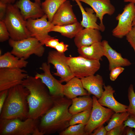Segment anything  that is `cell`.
Instances as JSON below:
<instances>
[{
	"mask_svg": "<svg viewBox=\"0 0 135 135\" xmlns=\"http://www.w3.org/2000/svg\"><path fill=\"white\" fill-rule=\"evenodd\" d=\"M22 84L29 91L27 98L28 108L27 118L38 119L52 106L54 98L39 78L28 76Z\"/></svg>",
	"mask_w": 135,
	"mask_h": 135,
	"instance_id": "obj_1",
	"label": "cell"
},
{
	"mask_svg": "<svg viewBox=\"0 0 135 135\" xmlns=\"http://www.w3.org/2000/svg\"><path fill=\"white\" fill-rule=\"evenodd\" d=\"M54 98L52 106L42 116L38 126L44 134L64 130L69 126L72 115L69 111L72 99L64 97Z\"/></svg>",
	"mask_w": 135,
	"mask_h": 135,
	"instance_id": "obj_2",
	"label": "cell"
},
{
	"mask_svg": "<svg viewBox=\"0 0 135 135\" xmlns=\"http://www.w3.org/2000/svg\"><path fill=\"white\" fill-rule=\"evenodd\" d=\"M28 90L22 84L8 89L0 114V119L27 118L28 108L27 100Z\"/></svg>",
	"mask_w": 135,
	"mask_h": 135,
	"instance_id": "obj_3",
	"label": "cell"
},
{
	"mask_svg": "<svg viewBox=\"0 0 135 135\" xmlns=\"http://www.w3.org/2000/svg\"><path fill=\"white\" fill-rule=\"evenodd\" d=\"M3 20L12 40L18 41L31 37L26 27V20L14 4H7Z\"/></svg>",
	"mask_w": 135,
	"mask_h": 135,
	"instance_id": "obj_4",
	"label": "cell"
},
{
	"mask_svg": "<svg viewBox=\"0 0 135 135\" xmlns=\"http://www.w3.org/2000/svg\"><path fill=\"white\" fill-rule=\"evenodd\" d=\"M8 42L12 48L11 53L20 58H23L25 60L33 54L42 57L45 51L44 45L33 37L18 41L10 38Z\"/></svg>",
	"mask_w": 135,
	"mask_h": 135,
	"instance_id": "obj_5",
	"label": "cell"
},
{
	"mask_svg": "<svg viewBox=\"0 0 135 135\" xmlns=\"http://www.w3.org/2000/svg\"><path fill=\"white\" fill-rule=\"evenodd\" d=\"M39 122L38 119L30 118L24 121L18 118L0 119V135H32Z\"/></svg>",
	"mask_w": 135,
	"mask_h": 135,
	"instance_id": "obj_6",
	"label": "cell"
},
{
	"mask_svg": "<svg viewBox=\"0 0 135 135\" xmlns=\"http://www.w3.org/2000/svg\"><path fill=\"white\" fill-rule=\"evenodd\" d=\"M67 62L74 76L80 79L94 75L100 67V60L89 59L80 55L68 57Z\"/></svg>",
	"mask_w": 135,
	"mask_h": 135,
	"instance_id": "obj_7",
	"label": "cell"
},
{
	"mask_svg": "<svg viewBox=\"0 0 135 135\" xmlns=\"http://www.w3.org/2000/svg\"><path fill=\"white\" fill-rule=\"evenodd\" d=\"M92 98L93 104L90 117L85 126L86 135H91L96 128L103 125L110 120L114 112L110 109L101 105L95 96Z\"/></svg>",
	"mask_w": 135,
	"mask_h": 135,
	"instance_id": "obj_8",
	"label": "cell"
},
{
	"mask_svg": "<svg viewBox=\"0 0 135 135\" xmlns=\"http://www.w3.org/2000/svg\"><path fill=\"white\" fill-rule=\"evenodd\" d=\"M49 21L47 15L36 19H29L26 20V26L31 37L36 38L43 45L52 37L48 33L54 26Z\"/></svg>",
	"mask_w": 135,
	"mask_h": 135,
	"instance_id": "obj_9",
	"label": "cell"
},
{
	"mask_svg": "<svg viewBox=\"0 0 135 135\" xmlns=\"http://www.w3.org/2000/svg\"><path fill=\"white\" fill-rule=\"evenodd\" d=\"M135 16V5L129 2L125 5L122 12L116 17L118 24L112 31V35L120 38L126 36L132 29Z\"/></svg>",
	"mask_w": 135,
	"mask_h": 135,
	"instance_id": "obj_10",
	"label": "cell"
},
{
	"mask_svg": "<svg viewBox=\"0 0 135 135\" xmlns=\"http://www.w3.org/2000/svg\"><path fill=\"white\" fill-rule=\"evenodd\" d=\"M67 57L64 53L56 50L49 51L47 58V62L52 64L56 70L53 74L60 77L62 83L67 82L75 76L68 64Z\"/></svg>",
	"mask_w": 135,
	"mask_h": 135,
	"instance_id": "obj_11",
	"label": "cell"
},
{
	"mask_svg": "<svg viewBox=\"0 0 135 135\" xmlns=\"http://www.w3.org/2000/svg\"><path fill=\"white\" fill-rule=\"evenodd\" d=\"M50 66L47 62L43 63L40 69L43 72L36 73L34 77L39 78L47 87L51 96L53 98L63 97L64 85L56 79L50 72Z\"/></svg>",
	"mask_w": 135,
	"mask_h": 135,
	"instance_id": "obj_12",
	"label": "cell"
},
{
	"mask_svg": "<svg viewBox=\"0 0 135 135\" xmlns=\"http://www.w3.org/2000/svg\"><path fill=\"white\" fill-rule=\"evenodd\" d=\"M28 76L22 68H0V91L22 84Z\"/></svg>",
	"mask_w": 135,
	"mask_h": 135,
	"instance_id": "obj_13",
	"label": "cell"
},
{
	"mask_svg": "<svg viewBox=\"0 0 135 135\" xmlns=\"http://www.w3.org/2000/svg\"><path fill=\"white\" fill-rule=\"evenodd\" d=\"M89 6L94 10L96 15L100 20V31L104 32L105 27L103 24L104 16L106 14L112 16L115 11V8L110 0H79Z\"/></svg>",
	"mask_w": 135,
	"mask_h": 135,
	"instance_id": "obj_14",
	"label": "cell"
},
{
	"mask_svg": "<svg viewBox=\"0 0 135 135\" xmlns=\"http://www.w3.org/2000/svg\"><path fill=\"white\" fill-rule=\"evenodd\" d=\"M78 22L70 1L67 0L59 7L54 14L52 22L54 25L62 26Z\"/></svg>",
	"mask_w": 135,
	"mask_h": 135,
	"instance_id": "obj_15",
	"label": "cell"
},
{
	"mask_svg": "<svg viewBox=\"0 0 135 135\" xmlns=\"http://www.w3.org/2000/svg\"><path fill=\"white\" fill-rule=\"evenodd\" d=\"M14 5L19 10L26 20L30 19L40 18L45 14L41 7V4L33 2L30 0H18Z\"/></svg>",
	"mask_w": 135,
	"mask_h": 135,
	"instance_id": "obj_16",
	"label": "cell"
},
{
	"mask_svg": "<svg viewBox=\"0 0 135 135\" xmlns=\"http://www.w3.org/2000/svg\"><path fill=\"white\" fill-rule=\"evenodd\" d=\"M104 90L98 101L103 106H106L116 113L126 112L128 106L122 104L115 98L114 94L115 90L110 85L106 86L104 84Z\"/></svg>",
	"mask_w": 135,
	"mask_h": 135,
	"instance_id": "obj_17",
	"label": "cell"
},
{
	"mask_svg": "<svg viewBox=\"0 0 135 135\" xmlns=\"http://www.w3.org/2000/svg\"><path fill=\"white\" fill-rule=\"evenodd\" d=\"M100 30L85 28L81 30L74 37V42L78 48L88 46L96 42H101L102 38Z\"/></svg>",
	"mask_w": 135,
	"mask_h": 135,
	"instance_id": "obj_18",
	"label": "cell"
},
{
	"mask_svg": "<svg viewBox=\"0 0 135 135\" xmlns=\"http://www.w3.org/2000/svg\"><path fill=\"white\" fill-rule=\"evenodd\" d=\"M101 42L105 50L104 56L106 57L109 62L110 70L116 67L128 66L132 64L128 59L123 58L120 53L113 49L107 41L104 40Z\"/></svg>",
	"mask_w": 135,
	"mask_h": 135,
	"instance_id": "obj_19",
	"label": "cell"
},
{
	"mask_svg": "<svg viewBox=\"0 0 135 135\" xmlns=\"http://www.w3.org/2000/svg\"><path fill=\"white\" fill-rule=\"evenodd\" d=\"M84 88L89 95L92 94L99 98L104 91V84L102 76L98 74L80 78Z\"/></svg>",
	"mask_w": 135,
	"mask_h": 135,
	"instance_id": "obj_20",
	"label": "cell"
},
{
	"mask_svg": "<svg viewBox=\"0 0 135 135\" xmlns=\"http://www.w3.org/2000/svg\"><path fill=\"white\" fill-rule=\"evenodd\" d=\"M63 93L64 96L71 99L78 96L89 95L84 88L81 79L75 76L64 85Z\"/></svg>",
	"mask_w": 135,
	"mask_h": 135,
	"instance_id": "obj_21",
	"label": "cell"
},
{
	"mask_svg": "<svg viewBox=\"0 0 135 135\" xmlns=\"http://www.w3.org/2000/svg\"><path fill=\"white\" fill-rule=\"evenodd\" d=\"M78 52L80 55L87 58L100 60L104 56L105 50L101 42L80 47L78 48Z\"/></svg>",
	"mask_w": 135,
	"mask_h": 135,
	"instance_id": "obj_22",
	"label": "cell"
},
{
	"mask_svg": "<svg viewBox=\"0 0 135 135\" xmlns=\"http://www.w3.org/2000/svg\"><path fill=\"white\" fill-rule=\"evenodd\" d=\"M72 0L76 2L82 12V20L80 23L82 26L85 28L96 29L100 31V26L97 23L98 18L94 14V10L89 8H86L85 10L79 0Z\"/></svg>",
	"mask_w": 135,
	"mask_h": 135,
	"instance_id": "obj_23",
	"label": "cell"
},
{
	"mask_svg": "<svg viewBox=\"0 0 135 135\" xmlns=\"http://www.w3.org/2000/svg\"><path fill=\"white\" fill-rule=\"evenodd\" d=\"M28 63L24 58H20L10 52H7L0 56V68H22L26 67Z\"/></svg>",
	"mask_w": 135,
	"mask_h": 135,
	"instance_id": "obj_24",
	"label": "cell"
},
{
	"mask_svg": "<svg viewBox=\"0 0 135 135\" xmlns=\"http://www.w3.org/2000/svg\"><path fill=\"white\" fill-rule=\"evenodd\" d=\"M72 103L69 107V111L73 115L86 110H91L93 100L88 95L72 99Z\"/></svg>",
	"mask_w": 135,
	"mask_h": 135,
	"instance_id": "obj_25",
	"label": "cell"
},
{
	"mask_svg": "<svg viewBox=\"0 0 135 135\" xmlns=\"http://www.w3.org/2000/svg\"><path fill=\"white\" fill-rule=\"evenodd\" d=\"M84 28L80 23L77 22L73 24L66 25H54L51 29L50 32H58L64 36L72 38L74 37Z\"/></svg>",
	"mask_w": 135,
	"mask_h": 135,
	"instance_id": "obj_26",
	"label": "cell"
},
{
	"mask_svg": "<svg viewBox=\"0 0 135 135\" xmlns=\"http://www.w3.org/2000/svg\"><path fill=\"white\" fill-rule=\"evenodd\" d=\"M67 0H44L41 4V7L48 20L52 22L53 17L60 6Z\"/></svg>",
	"mask_w": 135,
	"mask_h": 135,
	"instance_id": "obj_27",
	"label": "cell"
},
{
	"mask_svg": "<svg viewBox=\"0 0 135 135\" xmlns=\"http://www.w3.org/2000/svg\"><path fill=\"white\" fill-rule=\"evenodd\" d=\"M129 116L127 112L114 113L109 120L108 124L105 126L106 129L108 131L122 124Z\"/></svg>",
	"mask_w": 135,
	"mask_h": 135,
	"instance_id": "obj_28",
	"label": "cell"
},
{
	"mask_svg": "<svg viewBox=\"0 0 135 135\" xmlns=\"http://www.w3.org/2000/svg\"><path fill=\"white\" fill-rule=\"evenodd\" d=\"M91 110H86L72 115L69 122V126L79 124L86 126L89 120Z\"/></svg>",
	"mask_w": 135,
	"mask_h": 135,
	"instance_id": "obj_29",
	"label": "cell"
},
{
	"mask_svg": "<svg viewBox=\"0 0 135 135\" xmlns=\"http://www.w3.org/2000/svg\"><path fill=\"white\" fill-rule=\"evenodd\" d=\"M85 125L79 124L70 126L60 133V135H86Z\"/></svg>",
	"mask_w": 135,
	"mask_h": 135,
	"instance_id": "obj_30",
	"label": "cell"
},
{
	"mask_svg": "<svg viewBox=\"0 0 135 135\" xmlns=\"http://www.w3.org/2000/svg\"><path fill=\"white\" fill-rule=\"evenodd\" d=\"M128 96L129 104L127 112L130 116L135 117V93L132 84H130L128 88Z\"/></svg>",
	"mask_w": 135,
	"mask_h": 135,
	"instance_id": "obj_31",
	"label": "cell"
},
{
	"mask_svg": "<svg viewBox=\"0 0 135 135\" xmlns=\"http://www.w3.org/2000/svg\"><path fill=\"white\" fill-rule=\"evenodd\" d=\"M10 34L3 20L0 21V42H2L10 39Z\"/></svg>",
	"mask_w": 135,
	"mask_h": 135,
	"instance_id": "obj_32",
	"label": "cell"
},
{
	"mask_svg": "<svg viewBox=\"0 0 135 135\" xmlns=\"http://www.w3.org/2000/svg\"><path fill=\"white\" fill-rule=\"evenodd\" d=\"M126 127L123 124L108 131L107 135H126Z\"/></svg>",
	"mask_w": 135,
	"mask_h": 135,
	"instance_id": "obj_33",
	"label": "cell"
},
{
	"mask_svg": "<svg viewBox=\"0 0 135 135\" xmlns=\"http://www.w3.org/2000/svg\"><path fill=\"white\" fill-rule=\"evenodd\" d=\"M122 67L118 66L115 67L112 69L110 74V78L112 81L115 80L119 75L124 70Z\"/></svg>",
	"mask_w": 135,
	"mask_h": 135,
	"instance_id": "obj_34",
	"label": "cell"
},
{
	"mask_svg": "<svg viewBox=\"0 0 135 135\" xmlns=\"http://www.w3.org/2000/svg\"><path fill=\"white\" fill-rule=\"evenodd\" d=\"M126 36V40L133 48L135 53V27H133L131 30Z\"/></svg>",
	"mask_w": 135,
	"mask_h": 135,
	"instance_id": "obj_35",
	"label": "cell"
},
{
	"mask_svg": "<svg viewBox=\"0 0 135 135\" xmlns=\"http://www.w3.org/2000/svg\"><path fill=\"white\" fill-rule=\"evenodd\" d=\"M8 90H6L0 91V113L7 98Z\"/></svg>",
	"mask_w": 135,
	"mask_h": 135,
	"instance_id": "obj_36",
	"label": "cell"
},
{
	"mask_svg": "<svg viewBox=\"0 0 135 135\" xmlns=\"http://www.w3.org/2000/svg\"><path fill=\"white\" fill-rule=\"evenodd\" d=\"M93 132L91 135H107L108 131L103 125L97 128Z\"/></svg>",
	"mask_w": 135,
	"mask_h": 135,
	"instance_id": "obj_37",
	"label": "cell"
},
{
	"mask_svg": "<svg viewBox=\"0 0 135 135\" xmlns=\"http://www.w3.org/2000/svg\"><path fill=\"white\" fill-rule=\"evenodd\" d=\"M59 42L58 39L52 37L47 41L44 45L47 47L54 48Z\"/></svg>",
	"mask_w": 135,
	"mask_h": 135,
	"instance_id": "obj_38",
	"label": "cell"
},
{
	"mask_svg": "<svg viewBox=\"0 0 135 135\" xmlns=\"http://www.w3.org/2000/svg\"><path fill=\"white\" fill-rule=\"evenodd\" d=\"M68 45L64 44L63 42H59L54 49L59 52L64 53L68 50Z\"/></svg>",
	"mask_w": 135,
	"mask_h": 135,
	"instance_id": "obj_39",
	"label": "cell"
},
{
	"mask_svg": "<svg viewBox=\"0 0 135 135\" xmlns=\"http://www.w3.org/2000/svg\"><path fill=\"white\" fill-rule=\"evenodd\" d=\"M124 124L126 127L128 126L135 128V117L129 116L128 118L124 122Z\"/></svg>",
	"mask_w": 135,
	"mask_h": 135,
	"instance_id": "obj_40",
	"label": "cell"
},
{
	"mask_svg": "<svg viewBox=\"0 0 135 135\" xmlns=\"http://www.w3.org/2000/svg\"><path fill=\"white\" fill-rule=\"evenodd\" d=\"M7 4L0 2V20H3L6 14Z\"/></svg>",
	"mask_w": 135,
	"mask_h": 135,
	"instance_id": "obj_41",
	"label": "cell"
},
{
	"mask_svg": "<svg viewBox=\"0 0 135 135\" xmlns=\"http://www.w3.org/2000/svg\"><path fill=\"white\" fill-rule=\"evenodd\" d=\"M133 128L128 126H126L125 129L126 135H135V130H133Z\"/></svg>",
	"mask_w": 135,
	"mask_h": 135,
	"instance_id": "obj_42",
	"label": "cell"
},
{
	"mask_svg": "<svg viewBox=\"0 0 135 135\" xmlns=\"http://www.w3.org/2000/svg\"><path fill=\"white\" fill-rule=\"evenodd\" d=\"M32 135H43L44 134L40 130L38 126L34 130Z\"/></svg>",
	"mask_w": 135,
	"mask_h": 135,
	"instance_id": "obj_43",
	"label": "cell"
},
{
	"mask_svg": "<svg viewBox=\"0 0 135 135\" xmlns=\"http://www.w3.org/2000/svg\"><path fill=\"white\" fill-rule=\"evenodd\" d=\"M18 0H0V2L6 4H13Z\"/></svg>",
	"mask_w": 135,
	"mask_h": 135,
	"instance_id": "obj_44",
	"label": "cell"
},
{
	"mask_svg": "<svg viewBox=\"0 0 135 135\" xmlns=\"http://www.w3.org/2000/svg\"><path fill=\"white\" fill-rule=\"evenodd\" d=\"M124 2H132L135 5V0H124Z\"/></svg>",
	"mask_w": 135,
	"mask_h": 135,
	"instance_id": "obj_45",
	"label": "cell"
},
{
	"mask_svg": "<svg viewBox=\"0 0 135 135\" xmlns=\"http://www.w3.org/2000/svg\"><path fill=\"white\" fill-rule=\"evenodd\" d=\"M132 26L133 27H135V16L133 21Z\"/></svg>",
	"mask_w": 135,
	"mask_h": 135,
	"instance_id": "obj_46",
	"label": "cell"
},
{
	"mask_svg": "<svg viewBox=\"0 0 135 135\" xmlns=\"http://www.w3.org/2000/svg\"><path fill=\"white\" fill-rule=\"evenodd\" d=\"M35 2L38 4H41L40 0H34Z\"/></svg>",
	"mask_w": 135,
	"mask_h": 135,
	"instance_id": "obj_47",
	"label": "cell"
}]
</instances>
